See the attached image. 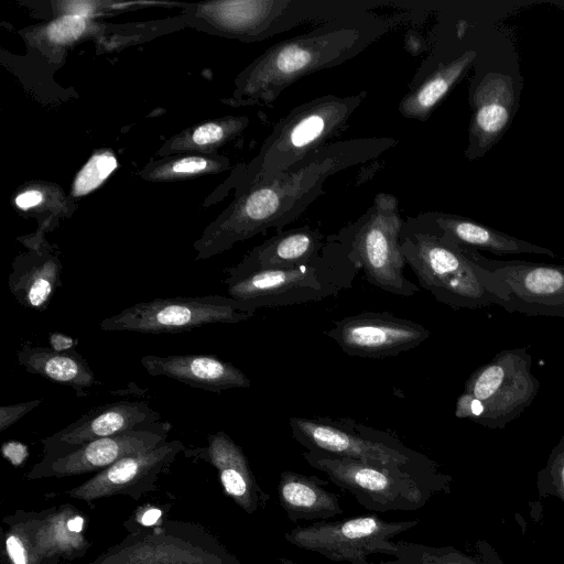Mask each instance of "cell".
<instances>
[{
    "instance_id": "cell-9",
    "label": "cell",
    "mask_w": 564,
    "mask_h": 564,
    "mask_svg": "<svg viewBox=\"0 0 564 564\" xmlns=\"http://www.w3.org/2000/svg\"><path fill=\"white\" fill-rule=\"evenodd\" d=\"M293 437L307 451L364 460L419 474H441L427 456L397 437L351 419L299 417L289 420Z\"/></svg>"
},
{
    "instance_id": "cell-2",
    "label": "cell",
    "mask_w": 564,
    "mask_h": 564,
    "mask_svg": "<svg viewBox=\"0 0 564 564\" xmlns=\"http://www.w3.org/2000/svg\"><path fill=\"white\" fill-rule=\"evenodd\" d=\"M382 31L383 26L375 23L330 22L310 33L278 42L240 73L234 97L243 104L268 106L302 77L358 55Z\"/></svg>"
},
{
    "instance_id": "cell-20",
    "label": "cell",
    "mask_w": 564,
    "mask_h": 564,
    "mask_svg": "<svg viewBox=\"0 0 564 564\" xmlns=\"http://www.w3.org/2000/svg\"><path fill=\"white\" fill-rule=\"evenodd\" d=\"M184 455L214 466L225 494L247 513L268 502L269 496L258 485L242 448L224 431L209 434L206 446L185 448Z\"/></svg>"
},
{
    "instance_id": "cell-5",
    "label": "cell",
    "mask_w": 564,
    "mask_h": 564,
    "mask_svg": "<svg viewBox=\"0 0 564 564\" xmlns=\"http://www.w3.org/2000/svg\"><path fill=\"white\" fill-rule=\"evenodd\" d=\"M359 270L346 243L334 234L327 237L322 254L312 263L225 275L224 283L229 297L257 311L336 296L351 286Z\"/></svg>"
},
{
    "instance_id": "cell-37",
    "label": "cell",
    "mask_w": 564,
    "mask_h": 564,
    "mask_svg": "<svg viewBox=\"0 0 564 564\" xmlns=\"http://www.w3.org/2000/svg\"><path fill=\"white\" fill-rule=\"evenodd\" d=\"M43 202V194L37 189H28L15 197V205L22 209L28 210Z\"/></svg>"
},
{
    "instance_id": "cell-22",
    "label": "cell",
    "mask_w": 564,
    "mask_h": 564,
    "mask_svg": "<svg viewBox=\"0 0 564 564\" xmlns=\"http://www.w3.org/2000/svg\"><path fill=\"white\" fill-rule=\"evenodd\" d=\"M419 228L438 235L452 242L474 249L492 252L497 256L534 253L555 258V253L544 247L518 239L473 219L440 213L426 212L409 217Z\"/></svg>"
},
{
    "instance_id": "cell-34",
    "label": "cell",
    "mask_w": 564,
    "mask_h": 564,
    "mask_svg": "<svg viewBox=\"0 0 564 564\" xmlns=\"http://www.w3.org/2000/svg\"><path fill=\"white\" fill-rule=\"evenodd\" d=\"M85 29V18L65 14L47 26L46 37L54 44H67L78 39Z\"/></svg>"
},
{
    "instance_id": "cell-10",
    "label": "cell",
    "mask_w": 564,
    "mask_h": 564,
    "mask_svg": "<svg viewBox=\"0 0 564 564\" xmlns=\"http://www.w3.org/2000/svg\"><path fill=\"white\" fill-rule=\"evenodd\" d=\"M84 524V514L70 503L17 510L2 520V564H64L82 557L91 545Z\"/></svg>"
},
{
    "instance_id": "cell-27",
    "label": "cell",
    "mask_w": 564,
    "mask_h": 564,
    "mask_svg": "<svg viewBox=\"0 0 564 564\" xmlns=\"http://www.w3.org/2000/svg\"><path fill=\"white\" fill-rule=\"evenodd\" d=\"M315 476L282 471L278 484L279 503L290 521L330 519L343 513L339 498Z\"/></svg>"
},
{
    "instance_id": "cell-32",
    "label": "cell",
    "mask_w": 564,
    "mask_h": 564,
    "mask_svg": "<svg viewBox=\"0 0 564 564\" xmlns=\"http://www.w3.org/2000/svg\"><path fill=\"white\" fill-rule=\"evenodd\" d=\"M116 166L117 160L110 152L94 154L76 175L73 195L83 196L93 192L105 182Z\"/></svg>"
},
{
    "instance_id": "cell-15",
    "label": "cell",
    "mask_w": 564,
    "mask_h": 564,
    "mask_svg": "<svg viewBox=\"0 0 564 564\" xmlns=\"http://www.w3.org/2000/svg\"><path fill=\"white\" fill-rule=\"evenodd\" d=\"M473 259L503 285L509 313L564 317V265L525 260H495L469 249Z\"/></svg>"
},
{
    "instance_id": "cell-36",
    "label": "cell",
    "mask_w": 564,
    "mask_h": 564,
    "mask_svg": "<svg viewBox=\"0 0 564 564\" xmlns=\"http://www.w3.org/2000/svg\"><path fill=\"white\" fill-rule=\"evenodd\" d=\"M161 517L162 510L160 508L151 507L142 510L141 512H138L135 516L129 519V522L142 527H152L161 521Z\"/></svg>"
},
{
    "instance_id": "cell-12",
    "label": "cell",
    "mask_w": 564,
    "mask_h": 564,
    "mask_svg": "<svg viewBox=\"0 0 564 564\" xmlns=\"http://www.w3.org/2000/svg\"><path fill=\"white\" fill-rule=\"evenodd\" d=\"M532 357L527 347L505 349L478 367L465 382L464 392L478 403L476 423L503 429L534 401L540 382L531 372Z\"/></svg>"
},
{
    "instance_id": "cell-3",
    "label": "cell",
    "mask_w": 564,
    "mask_h": 564,
    "mask_svg": "<svg viewBox=\"0 0 564 564\" xmlns=\"http://www.w3.org/2000/svg\"><path fill=\"white\" fill-rule=\"evenodd\" d=\"M400 247L420 285L438 302L476 310L508 301L502 283L476 263L469 248L427 232L410 218L404 220Z\"/></svg>"
},
{
    "instance_id": "cell-31",
    "label": "cell",
    "mask_w": 564,
    "mask_h": 564,
    "mask_svg": "<svg viewBox=\"0 0 564 564\" xmlns=\"http://www.w3.org/2000/svg\"><path fill=\"white\" fill-rule=\"evenodd\" d=\"M399 554L395 558L406 564H481L452 546H430L397 541Z\"/></svg>"
},
{
    "instance_id": "cell-11",
    "label": "cell",
    "mask_w": 564,
    "mask_h": 564,
    "mask_svg": "<svg viewBox=\"0 0 564 564\" xmlns=\"http://www.w3.org/2000/svg\"><path fill=\"white\" fill-rule=\"evenodd\" d=\"M256 311L224 295L154 299L139 302L101 321L108 332L176 334L209 324H236L253 317Z\"/></svg>"
},
{
    "instance_id": "cell-17",
    "label": "cell",
    "mask_w": 564,
    "mask_h": 564,
    "mask_svg": "<svg viewBox=\"0 0 564 564\" xmlns=\"http://www.w3.org/2000/svg\"><path fill=\"white\" fill-rule=\"evenodd\" d=\"M349 356L380 359L411 350L430 337L423 325L390 312H361L324 332Z\"/></svg>"
},
{
    "instance_id": "cell-28",
    "label": "cell",
    "mask_w": 564,
    "mask_h": 564,
    "mask_svg": "<svg viewBox=\"0 0 564 564\" xmlns=\"http://www.w3.org/2000/svg\"><path fill=\"white\" fill-rule=\"evenodd\" d=\"M477 53L468 50L438 67L399 104L400 113L409 119L426 120L451 89L471 66Z\"/></svg>"
},
{
    "instance_id": "cell-23",
    "label": "cell",
    "mask_w": 564,
    "mask_h": 564,
    "mask_svg": "<svg viewBox=\"0 0 564 564\" xmlns=\"http://www.w3.org/2000/svg\"><path fill=\"white\" fill-rule=\"evenodd\" d=\"M140 362L150 376L166 377L214 393L251 386L239 368L214 355H145Z\"/></svg>"
},
{
    "instance_id": "cell-4",
    "label": "cell",
    "mask_w": 564,
    "mask_h": 564,
    "mask_svg": "<svg viewBox=\"0 0 564 564\" xmlns=\"http://www.w3.org/2000/svg\"><path fill=\"white\" fill-rule=\"evenodd\" d=\"M367 93L325 95L294 107L274 126L259 153L242 170L237 195L289 171L301 160L330 143L347 127Z\"/></svg>"
},
{
    "instance_id": "cell-26",
    "label": "cell",
    "mask_w": 564,
    "mask_h": 564,
    "mask_svg": "<svg viewBox=\"0 0 564 564\" xmlns=\"http://www.w3.org/2000/svg\"><path fill=\"white\" fill-rule=\"evenodd\" d=\"M17 358L28 372L69 387L79 397H86L88 390L97 384L88 362L74 349L61 350L24 341Z\"/></svg>"
},
{
    "instance_id": "cell-29",
    "label": "cell",
    "mask_w": 564,
    "mask_h": 564,
    "mask_svg": "<svg viewBox=\"0 0 564 564\" xmlns=\"http://www.w3.org/2000/svg\"><path fill=\"white\" fill-rule=\"evenodd\" d=\"M249 124L245 116H228L196 126L171 139L161 154L212 152L240 134Z\"/></svg>"
},
{
    "instance_id": "cell-7",
    "label": "cell",
    "mask_w": 564,
    "mask_h": 564,
    "mask_svg": "<svg viewBox=\"0 0 564 564\" xmlns=\"http://www.w3.org/2000/svg\"><path fill=\"white\" fill-rule=\"evenodd\" d=\"M403 224L397 197L378 193L371 206L337 236L369 283L395 295L412 296L420 286L403 273L406 264L400 247Z\"/></svg>"
},
{
    "instance_id": "cell-33",
    "label": "cell",
    "mask_w": 564,
    "mask_h": 564,
    "mask_svg": "<svg viewBox=\"0 0 564 564\" xmlns=\"http://www.w3.org/2000/svg\"><path fill=\"white\" fill-rule=\"evenodd\" d=\"M538 487L564 501V434L553 447L546 466L539 473Z\"/></svg>"
},
{
    "instance_id": "cell-25",
    "label": "cell",
    "mask_w": 564,
    "mask_h": 564,
    "mask_svg": "<svg viewBox=\"0 0 564 564\" xmlns=\"http://www.w3.org/2000/svg\"><path fill=\"white\" fill-rule=\"evenodd\" d=\"M62 262L44 245L17 257L9 273L8 285L17 302L25 308L43 312L62 283Z\"/></svg>"
},
{
    "instance_id": "cell-38",
    "label": "cell",
    "mask_w": 564,
    "mask_h": 564,
    "mask_svg": "<svg viewBox=\"0 0 564 564\" xmlns=\"http://www.w3.org/2000/svg\"><path fill=\"white\" fill-rule=\"evenodd\" d=\"M66 6L65 11L66 15H76L80 18L87 17L93 8V3L90 2H65Z\"/></svg>"
},
{
    "instance_id": "cell-18",
    "label": "cell",
    "mask_w": 564,
    "mask_h": 564,
    "mask_svg": "<svg viewBox=\"0 0 564 564\" xmlns=\"http://www.w3.org/2000/svg\"><path fill=\"white\" fill-rule=\"evenodd\" d=\"M171 429L172 425L169 422L160 421L149 426L88 442L55 460L34 464L25 478L36 480L99 473L121 458L166 443Z\"/></svg>"
},
{
    "instance_id": "cell-8",
    "label": "cell",
    "mask_w": 564,
    "mask_h": 564,
    "mask_svg": "<svg viewBox=\"0 0 564 564\" xmlns=\"http://www.w3.org/2000/svg\"><path fill=\"white\" fill-rule=\"evenodd\" d=\"M124 525L128 534L86 564H241L198 523L164 519L152 527Z\"/></svg>"
},
{
    "instance_id": "cell-21",
    "label": "cell",
    "mask_w": 564,
    "mask_h": 564,
    "mask_svg": "<svg viewBox=\"0 0 564 564\" xmlns=\"http://www.w3.org/2000/svg\"><path fill=\"white\" fill-rule=\"evenodd\" d=\"M466 155L477 159L485 154L503 134L514 107V88L510 76L491 72L484 76L473 98Z\"/></svg>"
},
{
    "instance_id": "cell-35",
    "label": "cell",
    "mask_w": 564,
    "mask_h": 564,
    "mask_svg": "<svg viewBox=\"0 0 564 564\" xmlns=\"http://www.w3.org/2000/svg\"><path fill=\"white\" fill-rule=\"evenodd\" d=\"M42 399H35L0 406V431L3 432L9 429L42 403Z\"/></svg>"
},
{
    "instance_id": "cell-14",
    "label": "cell",
    "mask_w": 564,
    "mask_h": 564,
    "mask_svg": "<svg viewBox=\"0 0 564 564\" xmlns=\"http://www.w3.org/2000/svg\"><path fill=\"white\" fill-rule=\"evenodd\" d=\"M339 10L297 0H237L199 4L197 14L218 33L250 42L306 21L323 20Z\"/></svg>"
},
{
    "instance_id": "cell-16",
    "label": "cell",
    "mask_w": 564,
    "mask_h": 564,
    "mask_svg": "<svg viewBox=\"0 0 564 564\" xmlns=\"http://www.w3.org/2000/svg\"><path fill=\"white\" fill-rule=\"evenodd\" d=\"M185 448L178 440L167 441L150 451L121 458L63 495L88 505L111 496L139 500L158 490L159 480Z\"/></svg>"
},
{
    "instance_id": "cell-30",
    "label": "cell",
    "mask_w": 564,
    "mask_h": 564,
    "mask_svg": "<svg viewBox=\"0 0 564 564\" xmlns=\"http://www.w3.org/2000/svg\"><path fill=\"white\" fill-rule=\"evenodd\" d=\"M228 166L224 156L187 155L156 163L145 169L142 175L151 181H174L218 173Z\"/></svg>"
},
{
    "instance_id": "cell-19",
    "label": "cell",
    "mask_w": 564,
    "mask_h": 564,
    "mask_svg": "<svg viewBox=\"0 0 564 564\" xmlns=\"http://www.w3.org/2000/svg\"><path fill=\"white\" fill-rule=\"evenodd\" d=\"M160 421L161 415L145 401L122 400L95 406L75 422L41 440L43 455L40 462L55 460L88 442Z\"/></svg>"
},
{
    "instance_id": "cell-1",
    "label": "cell",
    "mask_w": 564,
    "mask_h": 564,
    "mask_svg": "<svg viewBox=\"0 0 564 564\" xmlns=\"http://www.w3.org/2000/svg\"><path fill=\"white\" fill-rule=\"evenodd\" d=\"M398 143L393 138H358L330 142L289 171L238 194L194 243L195 260H206L269 228L283 229L325 193L334 174L372 161Z\"/></svg>"
},
{
    "instance_id": "cell-24",
    "label": "cell",
    "mask_w": 564,
    "mask_h": 564,
    "mask_svg": "<svg viewBox=\"0 0 564 564\" xmlns=\"http://www.w3.org/2000/svg\"><path fill=\"white\" fill-rule=\"evenodd\" d=\"M326 240L317 228L310 226L280 231L250 250L239 263L226 269L225 275L312 263L322 254Z\"/></svg>"
},
{
    "instance_id": "cell-39",
    "label": "cell",
    "mask_w": 564,
    "mask_h": 564,
    "mask_svg": "<svg viewBox=\"0 0 564 564\" xmlns=\"http://www.w3.org/2000/svg\"><path fill=\"white\" fill-rule=\"evenodd\" d=\"M364 564V563H362ZM381 564H406L404 563L403 561L399 560V558H395L394 561L392 562H387V563H381Z\"/></svg>"
},
{
    "instance_id": "cell-13",
    "label": "cell",
    "mask_w": 564,
    "mask_h": 564,
    "mask_svg": "<svg viewBox=\"0 0 564 564\" xmlns=\"http://www.w3.org/2000/svg\"><path fill=\"white\" fill-rule=\"evenodd\" d=\"M419 523V519L387 521L377 516H364L295 527L284 538L292 545L328 560L362 564L372 554L397 557L399 545L394 536Z\"/></svg>"
},
{
    "instance_id": "cell-6",
    "label": "cell",
    "mask_w": 564,
    "mask_h": 564,
    "mask_svg": "<svg viewBox=\"0 0 564 564\" xmlns=\"http://www.w3.org/2000/svg\"><path fill=\"white\" fill-rule=\"evenodd\" d=\"M303 457L370 511L417 510L433 495L448 491L452 481V477L443 473L425 475L311 451Z\"/></svg>"
}]
</instances>
